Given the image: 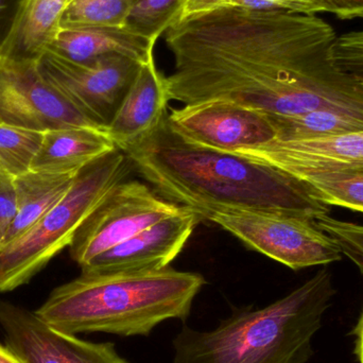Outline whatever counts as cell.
I'll list each match as a JSON object with an SVG mask.
<instances>
[{
  "label": "cell",
  "mask_w": 363,
  "mask_h": 363,
  "mask_svg": "<svg viewBox=\"0 0 363 363\" xmlns=\"http://www.w3.org/2000/svg\"><path fill=\"white\" fill-rule=\"evenodd\" d=\"M337 33L317 15L224 9L176 21L165 33L174 72L170 101L235 102L266 114L319 108L324 60Z\"/></svg>",
  "instance_id": "6da1fadb"
},
{
  "label": "cell",
  "mask_w": 363,
  "mask_h": 363,
  "mask_svg": "<svg viewBox=\"0 0 363 363\" xmlns=\"http://www.w3.org/2000/svg\"><path fill=\"white\" fill-rule=\"evenodd\" d=\"M159 196L203 216L217 209L264 211L315 221L328 215L309 186L240 153L190 144L167 123L123 151Z\"/></svg>",
  "instance_id": "7a4b0ae2"
},
{
  "label": "cell",
  "mask_w": 363,
  "mask_h": 363,
  "mask_svg": "<svg viewBox=\"0 0 363 363\" xmlns=\"http://www.w3.org/2000/svg\"><path fill=\"white\" fill-rule=\"evenodd\" d=\"M205 284L199 273L170 267L138 272H82L55 288L34 313L67 334L147 337L167 320L186 321Z\"/></svg>",
  "instance_id": "3957f363"
},
{
  "label": "cell",
  "mask_w": 363,
  "mask_h": 363,
  "mask_svg": "<svg viewBox=\"0 0 363 363\" xmlns=\"http://www.w3.org/2000/svg\"><path fill=\"white\" fill-rule=\"evenodd\" d=\"M336 289L328 269L285 298L254 311L238 309L213 330L184 325L174 363H307Z\"/></svg>",
  "instance_id": "277c9868"
},
{
  "label": "cell",
  "mask_w": 363,
  "mask_h": 363,
  "mask_svg": "<svg viewBox=\"0 0 363 363\" xmlns=\"http://www.w3.org/2000/svg\"><path fill=\"white\" fill-rule=\"evenodd\" d=\"M131 168L127 155L116 149L81 169L67 192L29 230L0 249V292L25 285L69 247L83 222Z\"/></svg>",
  "instance_id": "5b68a950"
},
{
  "label": "cell",
  "mask_w": 363,
  "mask_h": 363,
  "mask_svg": "<svg viewBox=\"0 0 363 363\" xmlns=\"http://www.w3.org/2000/svg\"><path fill=\"white\" fill-rule=\"evenodd\" d=\"M254 251L298 271L342 257L334 240L305 218L242 209H217L203 216Z\"/></svg>",
  "instance_id": "8992f818"
},
{
  "label": "cell",
  "mask_w": 363,
  "mask_h": 363,
  "mask_svg": "<svg viewBox=\"0 0 363 363\" xmlns=\"http://www.w3.org/2000/svg\"><path fill=\"white\" fill-rule=\"evenodd\" d=\"M180 205L165 200L146 184L123 181L102 199L80 226L69 245L80 267L168 216Z\"/></svg>",
  "instance_id": "52a82bcc"
},
{
  "label": "cell",
  "mask_w": 363,
  "mask_h": 363,
  "mask_svg": "<svg viewBox=\"0 0 363 363\" xmlns=\"http://www.w3.org/2000/svg\"><path fill=\"white\" fill-rule=\"evenodd\" d=\"M140 65L136 60L123 55L74 63L50 52H45L38 62L43 78L104 130L114 118Z\"/></svg>",
  "instance_id": "ba28073f"
},
{
  "label": "cell",
  "mask_w": 363,
  "mask_h": 363,
  "mask_svg": "<svg viewBox=\"0 0 363 363\" xmlns=\"http://www.w3.org/2000/svg\"><path fill=\"white\" fill-rule=\"evenodd\" d=\"M0 125L45 132L97 127L45 80L34 62L0 59Z\"/></svg>",
  "instance_id": "9c48e42d"
},
{
  "label": "cell",
  "mask_w": 363,
  "mask_h": 363,
  "mask_svg": "<svg viewBox=\"0 0 363 363\" xmlns=\"http://www.w3.org/2000/svg\"><path fill=\"white\" fill-rule=\"evenodd\" d=\"M167 123L186 142L221 152L254 150L277 138L264 112L225 100L186 104L167 114Z\"/></svg>",
  "instance_id": "30bf717a"
},
{
  "label": "cell",
  "mask_w": 363,
  "mask_h": 363,
  "mask_svg": "<svg viewBox=\"0 0 363 363\" xmlns=\"http://www.w3.org/2000/svg\"><path fill=\"white\" fill-rule=\"evenodd\" d=\"M6 345L23 363H130L114 343H94L61 332L35 313L0 301Z\"/></svg>",
  "instance_id": "8fae6325"
},
{
  "label": "cell",
  "mask_w": 363,
  "mask_h": 363,
  "mask_svg": "<svg viewBox=\"0 0 363 363\" xmlns=\"http://www.w3.org/2000/svg\"><path fill=\"white\" fill-rule=\"evenodd\" d=\"M201 221L202 218L196 211L182 207L178 213L96 256L81 267L82 272H138L168 268Z\"/></svg>",
  "instance_id": "7c38bea8"
},
{
  "label": "cell",
  "mask_w": 363,
  "mask_h": 363,
  "mask_svg": "<svg viewBox=\"0 0 363 363\" xmlns=\"http://www.w3.org/2000/svg\"><path fill=\"white\" fill-rule=\"evenodd\" d=\"M240 155L264 162L296 178L363 168V131L300 142L274 140Z\"/></svg>",
  "instance_id": "4fadbf2b"
},
{
  "label": "cell",
  "mask_w": 363,
  "mask_h": 363,
  "mask_svg": "<svg viewBox=\"0 0 363 363\" xmlns=\"http://www.w3.org/2000/svg\"><path fill=\"white\" fill-rule=\"evenodd\" d=\"M169 96L155 55L142 63L133 84L106 129L119 150L150 134L167 115Z\"/></svg>",
  "instance_id": "5bb4252c"
},
{
  "label": "cell",
  "mask_w": 363,
  "mask_h": 363,
  "mask_svg": "<svg viewBox=\"0 0 363 363\" xmlns=\"http://www.w3.org/2000/svg\"><path fill=\"white\" fill-rule=\"evenodd\" d=\"M155 44L125 27L60 28L46 52L74 63L110 55H123L144 63L155 55Z\"/></svg>",
  "instance_id": "9a60e30c"
},
{
  "label": "cell",
  "mask_w": 363,
  "mask_h": 363,
  "mask_svg": "<svg viewBox=\"0 0 363 363\" xmlns=\"http://www.w3.org/2000/svg\"><path fill=\"white\" fill-rule=\"evenodd\" d=\"M106 130L72 127L44 132L31 172L76 174L96 160L116 150Z\"/></svg>",
  "instance_id": "2e32d148"
},
{
  "label": "cell",
  "mask_w": 363,
  "mask_h": 363,
  "mask_svg": "<svg viewBox=\"0 0 363 363\" xmlns=\"http://www.w3.org/2000/svg\"><path fill=\"white\" fill-rule=\"evenodd\" d=\"M72 0H26L0 59L38 63L61 28Z\"/></svg>",
  "instance_id": "e0dca14e"
},
{
  "label": "cell",
  "mask_w": 363,
  "mask_h": 363,
  "mask_svg": "<svg viewBox=\"0 0 363 363\" xmlns=\"http://www.w3.org/2000/svg\"><path fill=\"white\" fill-rule=\"evenodd\" d=\"M76 174L29 172L14 178L16 216L1 247L29 230L67 192Z\"/></svg>",
  "instance_id": "ac0fdd59"
},
{
  "label": "cell",
  "mask_w": 363,
  "mask_h": 363,
  "mask_svg": "<svg viewBox=\"0 0 363 363\" xmlns=\"http://www.w3.org/2000/svg\"><path fill=\"white\" fill-rule=\"evenodd\" d=\"M266 115L277 131V140L281 142L318 140L363 131V112L356 111L328 108L290 116Z\"/></svg>",
  "instance_id": "d6986e66"
},
{
  "label": "cell",
  "mask_w": 363,
  "mask_h": 363,
  "mask_svg": "<svg viewBox=\"0 0 363 363\" xmlns=\"http://www.w3.org/2000/svg\"><path fill=\"white\" fill-rule=\"evenodd\" d=\"M313 196L326 205L363 213V168L302 177Z\"/></svg>",
  "instance_id": "ffe728a7"
},
{
  "label": "cell",
  "mask_w": 363,
  "mask_h": 363,
  "mask_svg": "<svg viewBox=\"0 0 363 363\" xmlns=\"http://www.w3.org/2000/svg\"><path fill=\"white\" fill-rule=\"evenodd\" d=\"M138 0H72L61 28L125 27Z\"/></svg>",
  "instance_id": "44dd1931"
},
{
  "label": "cell",
  "mask_w": 363,
  "mask_h": 363,
  "mask_svg": "<svg viewBox=\"0 0 363 363\" xmlns=\"http://www.w3.org/2000/svg\"><path fill=\"white\" fill-rule=\"evenodd\" d=\"M44 132L0 125V170L13 178L31 172Z\"/></svg>",
  "instance_id": "7402d4cb"
},
{
  "label": "cell",
  "mask_w": 363,
  "mask_h": 363,
  "mask_svg": "<svg viewBox=\"0 0 363 363\" xmlns=\"http://www.w3.org/2000/svg\"><path fill=\"white\" fill-rule=\"evenodd\" d=\"M182 4L183 0H138L125 27L157 43L176 23Z\"/></svg>",
  "instance_id": "603a6c76"
},
{
  "label": "cell",
  "mask_w": 363,
  "mask_h": 363,
  "mask_svg": "<svg viewBox=\"0 0 363 363\" xmlns=\"http://www.w3.org/2000/svg\"><path fill=\"white\" fill-rule=\"evenodd\" d=\"M224 9L251 11H287L301 14L317 15L311 4L302 0H183L178 19Z\"/></svg>",
  "instance_id": "cb8c5ba5"
},
{
  "label": "cell",
  "mask_w": 363,
  "mask_h": 363,
  "mask_svg": "<svg viewBox=\"0 0 363 363\" xmlns=\"http://www.w3.org/2000/svg\"><path fill=\"white\" fill-rule=\"evenodd\" d=\"M315 223L336 242L342 255L350 258L363 275V225L341 221L328 215L317 218Z\"/></svg>",
  "instance_id": "d4e9b609"
},
{
  "label": "cell",
  "mask_w": 363,
  "mask_h": 363,
  "mask_svg": "<svg viewBox=\"0 0 363 363\" xmlns=\"http://www.w3.org/2000/svg\"><path fill=\"white\" fill-rule=\"evenodd\" d=\"M333 57L341 69L363 83V30L337 36Z\"/></svg>",
  "instance_id": "484cf974"
},
{
  "label": "cell",
  "mask_w": 363,
  "mask_h": 363,
  "mask_svg": "<svg viewBox=\"0 0 363 363\" xmlns=\"http://www.w3.org/2000/svg\"><path fill=\"white\" fill-rule=\"evenodd\" d=\"M16 216L14 178L0 170V247Z\"/></svg>",
  "instance_id": "4316f807"
},
{
  "label": "cell",
  "mask_w": 363,
  "mask_h": 363,
  "mask_svg": "<svg viewBox=\"0 0 363 363\" xmlns=\"http://www.w3.org/2000/svg\"><path fill=\"white\" fill-rule=\"evenodd\" d=\"M311 4L318 14L328 13L340 19L363 18V0H302Z\"/></svg>",
  "instance_id": "83f0119b"
},
{
  "label": "cell",
  "mask_w": 363,
  "mask_h": 363,
  "mask_svg": "<svg viewBox=\"0 0 363 363\" xmlns=\"http://www.w3.org/2000/svg\"><path fill=\"white\" fill-rule=\"evenodd\" d=\"M26 0H0V52L14 31Z\"/></svg>",
  "instance_id": "f1b7e54d"
},
{
  "label": "cell",
  "mask_w": 363,
  "mask_h": 363,
  "mask_svg": "<svg viewBox=\"0 0 363 363\" xmlns=\"http://www.w3.org/2000/svg\"><path fill=\"white\" fill-rule=\"evenodd\" d=\"M352 334L355 336V354L357 355L358 362L363 363V311L358 320L357 325L354 328Z\"/></svg>",
  "instance_id": "f546056e"
},
{
  "label": "cell",
  "mask_w": 363,
  "mask_h": 363,
  "mask_svg": "<svg viewBox=\"0 0 363 363\" xmlns=\"http://www.w3.org/2000/svg\"><path fill=\"white\" fill-rule=\"evenodd\" d=\"M0 363H23L8 347L0 345Z\"/></svg>",
  "instance_id": "4dcf8cb0"
}]
</instances>
